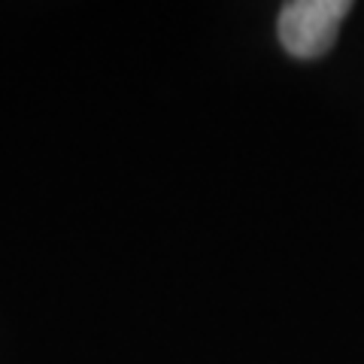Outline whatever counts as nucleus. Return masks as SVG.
Listing matches in <instances>:
<instances>
[{
    "instance_id": "obj_1",
    "label": "nucleus",
    "mask_w": 364,
    "mask_h": 364,
    "mask_svg": "<svg viewBox=\"0 0 364 364\" xmlns=\"http://www.w3.org/2000/svg\"><path fill=\"white\" fill-rule=\"evenodd\" d=\"M349 9V0H291L279 13L282 49L301 61L325 55L334 46Z\"/></svg>"
}]
</instances>
